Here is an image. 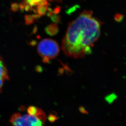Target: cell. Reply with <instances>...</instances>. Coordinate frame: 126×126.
<instances>
[{
	"label": "cell",
	"mask_w": 126,
	"mask_h": 126,
	"mask_svg": "<svg viewBox=\"0 0 126 126\" xmlns=\"http://www.w3.org/2000/svg\"><path fill=\"white\" fill-rule=\"evenodd\" d=\"M42 0H25V2L31 6H36V5L39 2Z\"/></svg>",
	"instance_id": "obj_10"
},
{
	"label": "cell",
	"mask_w": 126,
	"mask_h": 126,
	"mask_svg": "<svg viewBox=\"0 0 126 126\" xmlns=\"http://www.w3.org/2000/svg\"><path fill=\"white\" fill-rule=\"evenodd\" d=\"M19 4L17 3H13L11 4V10L13 12H16L19 10Z\"/></svg>",
	"instance_id": "obj_12"
},
{
	"label": "cell",
	"mask_w": 126,
	"mask_h": 126,
	"mask_svg": "<svg viewBox=\"0 0 126 126\" xmlns=\"http://www.w3.org/2000/svg\"><path fill=\"white\" fill-rule=\"evenodd\" d=\"M48 6H37L36 12L40 16H44L47 12Z\"/></svg>",
	"instance_id": "obj_6"
},
{
	"label": "cell",
	"mask_w": 126,
	"mask_h": 126,
	"mask_svg": "<svg viewBox=\"0 0 126 126\" xmlns=\"http://www.w3.org/2000/svg\"><path fill=\"white\" fill-rule=\"evenodd\" d=\"M47 15L48 16L51 17L54 14V12L51 8H48Z\"/></svg>",
	"instance_id": "obj_16"
},
{
	"label": "cell",
	"mask_w": 126,
	"mask_h": 126,
	"mask_svg": "<svg viewBox=\"0 0 126 126\" xmlns=\"http://www.w3.org/2000/svg\"><path fill=\"white\" fill-rule=\"evenodd\" d=\"M78 7V6H77V5H76V6L73 7L72 8L68 10V11H67V14H71L72 12H74L76 10Z\"/></svg>",
	"instance_id": "obj_17"
},
{
	"label": "cell",
	"mask_w": 126,
	"mask_h": 126,
	"mask_svg": "<svg viewBox=\"0 0 126 126\" xmlns=\"http://www.w3.org/2000/svg\"><path fill=\"white\" fill-rule=\"evenodd\" d=\"M49 3L47 0H42L36 4L37 6H48Z\"/></svg>",
	"instance_id": "obj_13"
},
{
	"label": "cell",
	"mask_w": 126,
	"mask_h": 126,
	"mask_svg": "<svg viewBox=\"0 0 126 126\" xmlns=\"http://www.w3.org/2000/svg\"><path fill=\"white\" fill-rule=\"evenodd\" d=\"M37 51L42 57L43 62L49 63V61L57 57L60 52L58 43L51 39H44L38 44Z\"/></svg>",
	"instance_id": "obj_2"
},
{
	"label": "cell",
	"mask_w": 126,
	"mask_h": 126,
	"mask_svg": "<svg viewBox=\"0 0 126 126\" xmlns=\"http://www.w3.org/2000/svg\"><path fill=\"white\" fill-rule=\"evenodd\" d=\"M32 6H31V5H29L27 3L25 2V8H24V10H25L26 12L31 11L32 10Z\"/></svg>",
	"instance_id": "obj_14"
},
{
	"label": "cell",
	"mask_w": 126,
	"mask_h": 126,
	"mask_svg": "<svg viewBox=\"0 0 126 126\" xmlns=\"http://www.w3.org/2000/svg\"><path fill=\"white\" fill-rule=\"evenodd\" d=\"M38 109L39 108L35 107L34 106H30L27 110L28 114L30 115L36 116L38 111Z\"/></svg>",
	"instance_id": "obj_7"
},
{
	"label": "cell",
	"mask_w": 126,
	"mask_h": 126,
	"mask_svg": "<svg viewBox=\"0 0 126 126\" xmlns=\"http://www.w3.org/2000/svg\"><path fill=\"white\" fill-rule=\"evenodd\" d=\"M8 73L2 58L0 56V93L2 89L4 81L9 80Z\"/></svg>",
	"instance_id": "obj_4"
},
{
	"label": "cell",
	"mask_w": 126,
	"mask_h": 126,
	"mask_svg": "<svg viewBox=\"0 0 126 126\" xmlns=\"http://www.w3.org/2000/svg\"><path fill=\"white\" fill-rule=\"evenodd\" d=\"M45 31L47 34L53 36L58 34L59 32V28L57 24L52 23L47 26L45 28Z\"/></svg>",
	"instance_id": "obj_5"
},
{
	"label": "cell",
	"mask_w": 126,
	"mask_h": 126,
	"mask_svg": "<svg viewBox=\"0 0 126 126\" xmlns=\"http://www.w3.org/2000/svg\"><path fill=\"white\" fill-rule=\"evenodd\" d=\"M51 20L55 24H58L61 21V17L58 14H53L51 17Z\"/></svg>",
	"instance_id": "obj_9"
},
{
	"label": "cell",
	"mask_w": 126,
	"mask_h": 126,
	"mask_svg": "<svg viewBox=\"0 0 126 126\" xmlns=\"http://www.w3.org/2000/svg\"><path fill=\"white\" fill-rule=\"evenodd\" d=\"M25 20L26 25H30L34 22L35 19L32 16L26 15L25 16Z\"/></svg>",
	"instance_id": "obj_8"
},
{
	"label": "cell",
	"mask_w": 126,
	"mask_h": 126,
	"mask_svg": "<svg viewBox=\"0 0 126 126\" xmlns=\"http://www.w3.org/2000/svg\"><path fill=\"white\" fill-rule=\"evenodd\" d=\"M49 0V1H52L53 0Z\"/></svg>",
	"instance_id": "obj_18"
},
{
	"label": "cell",
	"mask_w": 126,
	"mask_h": 126,
	"mask_svg": "<svg viewBox=\"0 0 126 126\" xmlns=\"http://www.w3.org/2000/svg\"><path fill=\"white\" fill-rule=\"evenodd\" d=\"M61 7H59V6H57V7H56L54 9V11H53L54 14H58L59 13V12H61Z\"/></svg>",
	"instance_id": "obj_15"
},
{
	"label": "cell",
	"mask_w": 126,
	"mask_h": 126,
	"mask_svg": "<svg viewBox=\"0 0 126 126\" xmlns=\"http://www.w3.org/2000/svg\"><path fill=\"white\" fill-rule=\"evenodd\" d=\"M92 15V11H84L69 24L61 45L67 56L80 58L92 53V48L100 37L101 25Z\"/></svg>",
	"instance_id": "obj_1"
},
{
	"label": "cell",
	"mask_w": 126,
	"mask_h": 126,
	"mask_svg": "<svg viewBox=\"0 0 126 126\" xmlns=\"http://www.w3.org/2000/svg\"><path fill=\"white\" fill-rule=\"evenodd\" d=\"M10 122L13 126H43L45 123L35 115L19 113L14 114Z\"/></svg>",
	"instance_id": "obj_3"
},
{
	"label": "cell",
	"mask_w": 126,
	"mask_h": 126,
	"mask_svg": "<svg viewBox=\"0 0 126 126\" xmlns=\"http://www.w3.org/2000/svg\"><path fill=\"white\" fill-rule=\"evenodd\" d=\"M124 17V15H123L122 14H115V15L114 16V20L117 22H121L123 20Z\"/></svg>",
	"instance_id": "obj_11"
}]
</instances>
